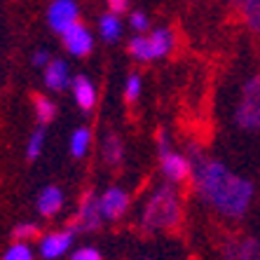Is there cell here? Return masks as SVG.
Wrapping results in <instances>:
<instances>
[{
  "label": "cell",
  "mask_w": 260,
  "mask_h": 260,
  "mask_svg": "<svg viewBox=\"0 0 260 260\" xmlns=\"http://www.w3.org/2000/svg\"><path fill=\"white\" fill-rule=\"evenodd\" d=\"M185 157L190 159V185L197 200L211 209L218 218L239 223L248 216L255 200V183L232 171L223 159L211 157L200 141L185 143Z\"/></svg>",
  "instance_id": "obj_1"
},
{
  "label": "cell",
  "mask_w": 260,
  "mask_h": 260,
  "mask_svg": "<svg viewBox=\"0 0 260 260\" xmlns=\"http://www.w3.org/2000/svg\"><path fill=\"white\" fill-rule=\"evenodd\" d=\"M183 194L174 183H159L145 200L139 213V228L143 235H159L174 232L183 223Z\"/></svg>",
  "instance_id": "obj_2"
},
{
  "label": "cell",
  "mask_w": 260,
  "mask_h": 260,
  "mask_svg": "<svg viewBox=\"0 0 260 260\" xmlns=\"http://www.w3.org/2000/svg\"><path fill=\"white\" fill-rule=\"evenodd\" d=\"M176 49V33L174 28L167 26H157L150 28L148 33L141 36H132L127 43V52L134 61L139 63H152V61L167 59Z\"/></svg>",
  "instance_id": "obj_3"
},
{
  "label": "cell",
  "mask_w": 260,
  "mask_h": 260,
  "mask_svg": "<svg viewBox=\"0 0 260 260\" xmlns=\"http://www.w3.org/2000/svg\"><path fill=\"white\" fill-rule=\"evenodd\" d=\"M232 122L244 134H260V71L251 73L239 87Z\"/></svg>",
  "instance_id": "obj_4"
},
{
  "label": "cell",
  "mask_w": 260,
  "mask_h": 260,
  "mask_svg": "<svg viewBox=\"0 0 260 260\" xmlns=\"http://www.w3.org/2000/svg\"><path fill=\"white\" fill-rule=\"evenodd\" d=\"M155 145H157V162H159V171H162L164 181L174 183L178 188H181L183 183H188L190 181V159L185 157V152L174 148L171 134L164 127L157 129Z\"/></svg>",
  "instance_id": "obj_5"
},
{
  "label": "cell",
  "mask_w": 260,
  "mask_h": 260,
  "mask_svg": "<svg viewBox=\"0 0 260 260\" xmlns=\"http://www.w3.org/2000/svg\"><path fill=\"white\" fill-rule=\"evenodd\" d=\"M75 235L78 232L73 228H56V230H49L45 235L38 237V251L43 260H61L66 258L68 253L75 246Z\"/></svg>",
  "instance_id": "obj_6"
},
{
  "label": "cell",
  "mask_w": 260,
  "mask_h": 260,
  "mask_svg": "<svg viewBox=\"0 0 260 260\" xmlns=\"http://www.w3.org/2000/svg\"><path fill=\"white\" fill-rule=\"evenodd\" d=\"M80 3L78 0H49L47 10H45V21L47 28L56 36H63L68 28L80 24Z\"/></svg>",
  "instance_id": "obj_7"
},
{
  "label": "cell",
  "mask_w": 260,
  "mask_h": 260,
  "mask_svg": "<svg viewBox=\"0 0 260 260\" xmlns=\"http://www.w3.org/2000/svg\"><path fill=\"white\" fill-rule=\"evenodd\" d=\"M101 225H103V216L99 211V192L87 190V192L80 194L78 209L73 213V230L89 235V232L101 230Z\"/></svg>",
  "instance_id": "obj_8"
},
{
  "label": "cell",
  "mask_w": 260,
  "mask_h": 260,
  "mask_svg": "<svg viewBox=\"0 0 260 260\" xmlns=\"http://www.w3.org/2000/svg\"><path fill=\"white\" fill-rule=\"evenodd\" d=\"M132 209V194L122 185H108L99 192V211L103 216V223H117Z\"/></svg>",
  "instance_id": "obj_9"
},
{
  "label": "cell",
  "mask_w": 260,
  "mask_h": 260,
  "mask_svg": "<svg viewBox=\"0 0 260 260\" xmlns=\"http://www.w3.org/2000/svg\"><path fill=\"white\" fill-rule=\"evenodd\" d=\"M223 260H260V237L253 235H228L220 242Z\"/></svg>",
  "instance_id": "obj_10"
},
{
  "label": "cell",
  "mask_w": 260,
  "mask_h": 260,
  "mask_svg": "<svg viewBox=\"0 0 260 260\" xmlns=\"http://www.w3.org/2000/svg\"><path fill=\"white\" fill-rule=\"evenodd\" d=\"M61 38V45L66 49L68 56H75V59H87V56L94 52L96 47V40H94V33L87 24H75L73 28H68Z\"/></svg>",
  "instance_id": "obj_11"
},
{
  "label": "cell",
  "mask_w": 260,
  "mask_h": 260,
  "mask_svg": "<svg viewBox=\"0 0 260 260\" xmlns=\"http://www.w3.org/2000/svg\"><path fill=\"white\" fill-rule=\"evenodd\" d=\"M73 68L66 59L61 56H52L47 66L43 68V85L47 91L52 94H61V91L71 89V82H73Z\"/></svg>",
  "instance_id": "obj_12"
},
{
  "label": "cell",
  "mask_w": 260,
  "mask_h": 260,
  "mask_svg": "<svg viewBox=\"0 0 260 260\" xmlns=\"http://www.w3.org/2000/svg\"><path fill=\"white\" fill-rule=\"evenodd\" d=\"M71 94H73V101L75 106L80 108V113H91L96 108L99 103V89H96V82L87 75V73H75L73 75V82H71Z\"/></svg>",
  "instance_id": "obj_13"
},
{
  "label": "cell",
  "mask_w": 260,
  "mask_h": 260,
  "mask_svg": "<svg viewBox=\"0 0 260 260\" xmlns=\"http://www.w3.org/2000/svg\"><path fill=\"white\" fill-rule=\"evenodd\" d=\"M66 206V192L56 183H47L36 194V211L40 218H56Z\"/></svg>",
  "instance_id": "obj_14"
},
{
  "label": "cell",
  "mask_w": 260,
  "mask_h": 260,
  "mask_svg": "<svg viewBox=\"0 0 260 260\" xmlns=\"http://www.w3.org/2000/svg\"><path fill=\"white\" fill-rule=\"evenodd\" d=\"M99 150H101L103 164H106V167H110V169H120L122 164H124V159H127V148H124V141H122V136L115 132V129H108V132L103 134Z\"/></svg>",
  "instance_id": "obj_15"
},
{
  "label": "cell",
  "mask_w": 260,
  "mask_h": 260,
  "mask_svg": "<svg viewBox=\"0 0 260 260\" xmlns=\"http://www.w3.org/2000/svg\"><path fill=\"white\" fill-rule=\"evenodd\" d=\"M96 33L106 45H115V43H120L122 36H124V21H122L120 14H113L106 10L96 21Z\"/></svg>",
  "instance_id": "obj_16"
},
{
  "label": "cell",
  "mask_w": 260,
  "mask_h": 260,
  "mask_svg": "<svg viewBox=\"0 0 260 260\" xmlns=\"http://www.w3.org/2000/svg\"><path fill=\"white\" fill-rule=\"evenodd\" d=\"M91 143H94V134L87 124H80L71 132L68 136V152L73 159H85L91 152Z\"/></svg>",
  "instance_id": "obj_17"
},
{
  "label": "cell",
  "mask_w": 260,
  "mask_h": 260,
  "mask_svg": "<svg viewBox=\"0 0 260 260\" xmlns=\"http://www.w3.org/2000/svg\"><path fill=\"white\" fill-rule=\"evenodd\" d=\"M235 10L244 28L253 36H260V0H239Z\"/></svg>",
  "instance_id": "obj_18"
},
{
  "label": "cell",
  "mask_w": 260,
  "mask_h": 260,
  "mask_svg": "<svg viewBox=\"0 0 260 260\" xmlns=\"http://www.w3.org/2000/svg\"><path fill=\"white\" fill-rule=\"evenodd\" d=\"M33 115H36V122L47 127L49 122H54L56 115H59V106L52 96L47 94H36L33 96Z\"/></svg>",
  "instance_id": "obj_19"
},
{
  "label": "cell",
  "mask_w": 260,
  "mask_h": 260,
  "mask_svg": "<svg viewBox=\"0 0 260 260\" xmlns=\"http://www.w3.org/2000/svg\"><path fill=\"white\" fill-rule=\"evenodd\" d=\"M45 148H47V127L38 124V127L28 134V139H26V148H24L26 159H28V162H36L45 152Z\"/></svg>",
  "instance_id": "obj_20"
},
{
  "label": "cell",
  "mask_w": 260,
  "mask_h": 260,
  "mask_svg": "<svg viewBox=\"0 0 260 260\" xmlns=\"http://www.w3.org/2000/svg\"><path fill=\"white\" fill-rule=\"evenodd\" d=\"M143 94V78H141L139 71H132L127 73L124 78V85H122V96H124V103L127 106H136Z\"/></svg>",
  "instance_id": "obj_21"
},
{
  "label": "cell",
  "mask_w": 260,
  "mask_h": 260,
  "mask_svg": "<svg viewBox=\"0 0 260 260\" xmlns=\"http://www.w3.org/2000/svg\"><path fill=\"white\" fill-rule=\"evenodd\" d=\"M0 260H38V253L28 242H14L12 239V242L5 246Z\"/></svg>",
  "instance_id": "obj_22"
},
{
  "label": "cell",
  "mask_w": 260,
  "mask_h": 260,
  "mask_svg": "<svg viewBox=\"0 0 260 260\" xmlns=\"http://www.w3.org/2000/svg\"><path fill=\"white\" fill-rule=\"evenodd\" d=\"M40 237V225L33 223V220H21L12 228V239L14 242H36Z\"/></svg>",
  "instance_id": "obj_23"
},
{
  "label": "cell",
  "mask_w": 260,
  "mask_h": 260,
  "mask_svg": "<svg viewBox=\"0 0 260 260\" xmlns=\"http://www.w3.org/2000/svg\"><path fill=\"white\" fill-rule=\"evenodd\" d=\"M127 24H129V28L134 30V36H141V33H148V30H150V17H148L143 10H129Z\"/></svg>",
  "instance_id": "obj_24"
},
{
  "label": "cell",
  "mask_w": 260,
  "mask_h": 260,
  "mask_svg": "<svg viewBox=\"0 0 260 260\" xmlns=\"http://www.w3.org/2000/svg\"><path fill=\"white\" fill-rule=\"evenodd\" d=\"M68 260H103L101 251H99L96 246H78V248H73L71 253H68Z\"/></svg>",
  "instance_id": "obj_25"
},
{
  "label": "cell",
  "mask_w": 260,
  "mask_h": 260,
  "mask_svg": "<svg viewBox=\"0 0 260 260\" xmlns=\"http://www.w3.org/2000/svg\"><path fill=\"white\" fill-rule=\"evenodd\" d=\"M49 61H52V52H49L47 47L33 49V54H30V66H33V68H40V71H43Z\"/></svg>",
  "instance_id": "obj_26"
},
{
  "label": "cell",
  "mask_w": 260,
  "mask_h": 260,
  "mask_svg": "<svg viewBox=\"0 0 260 260\" xmlns=\"http://www.w3.org/2000/svg\"><path fill=\"white\" fill-rule=\"evenodd\" d=\"M106 7H108V12L113 14H127L129 7H132V0H106Z\"/></svg>",
  "instance_id": "obj_27"
},
{
  "label": "cell",
  "mask_w": 260,
  "mask_h": 260,
  "mask_svg": "<svg viewBox=\"0 0 260 260\" xmlns=\"http://www.w3.org/2000/svg\"><path fill=\"white\" fill-rule=\"evenodd\" d=\"M228 3H230L232 7H237V3H239V0H228Z\"/></svg>",
  "instance_id": "obj_28"
},
{
  "label": "cell",
  "mask_w": 260,
  "mask_h": 260,
  "mask_svg": "<svg viewBox=\"0 0 260 260\" xmlns=\"http://www.w3.org/2000/svg\"><path fill=\"white\" fill-rule=\"evenodd\" d=\"M141 260H150V258H141Z\"/></svg>",
  "instance_id": "obj_29"
}]
</instances>
